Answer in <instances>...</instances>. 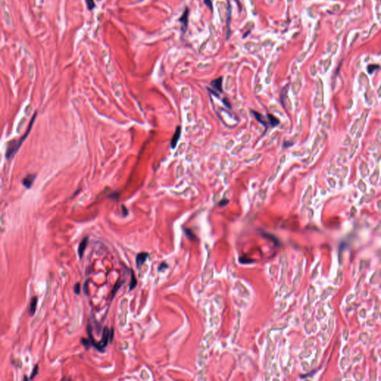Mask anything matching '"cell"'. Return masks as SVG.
Masks as SVG:
<instances>
[{
	"mask_svg": "<svg viewBox=\"0 0 381 381\" xmlns=\"http://www.w3.org/2000/svg\"><path fill=\"white\" fill-rule=\"evenodd\" d=\"M217 10L219 11V15H220L221 22H224L225 17H226V13H228V11H226V5L223 2L219 1L217 2Z\"/></svg>",
	"mask_w": 381,
	"mask_h": 381,
	"instance_id": "4",
	"label": "cell"
},
{
	"mask_svg": "<svg viewBox=\"0 0 381 381\" xmlns=\"http://www.w3.org/2000/svg\"><path fill=\"white\" fill-rule=\"evenodd\" d=\"M378 69H379V66H378V65H370V66H368V72L371 74L374 70Z\"/></svg>",
	"mask_w": 381,
	"mask_h": 381,
	"instance_id": "21",
	"label": "cell"
},
{
	"mask_svg": "<svg viewBox=\"0 0 381 381\" xmlns=\"http://www.w3.org/2000/svg\"><path fill=\"white\" fill-rule=\"evenodd\" d=\"M167 267H168V265H167L165 263H161L160 266L159 267V269H158V270L161 271V270H162V269H166Z\"/></svg>",
	"mask_w": 381,
	"mask_h": 381,
	"instance_id": "25",
	"label": "cell"
},
{
	"mask_svg": "<svg viewBox=\"0 0 381 381\" xmlns=\"http://www.w3.org/2000/svg\"><path fill=\"white\" fill-rule=\"evenodd\" d=\"M88 10L92 11L95 7V3L94 0H85Z\"/></svg>",
	"mask_w": 381,
	"mask_h": 381,
	"instance_id": "18",
	"label": "cell"
},
{
	"mask_svg": "<svg viewBox=\"0 0 381 381\" xmlns=\"http://www.w3.org/2000/svg\"><path fill=\"white\" fill-rule=\"evenodd\" d=\"M231 6L229 5L228 7V13H227V32H226V40L229 39L230 36V21H231Z\"/></svg>",
	"mask_w": 381,
	"mask_h": 381,
	"instance_id": "12",
	"label": "cell"
},
{
	"mask_svg": "<svg viewBox=\"0 0 381 381\" xmlns=\"http://www.w3.org/2000/svg\"><path fill=\"white\" fill-rule=\"evenodd\" d=\"M222 84H223V78L220 77V78H217L216 79V80L211 81V85L214 88V89H216L217 91H218L219 92H223Z\"/></svg>",
	"mask_w": 381,
	"mask_h": 381,
	"instance_id": "10",
	"label": "cell"
},
{
	"mask_svg": "<svg viewBox=\"0 0 381 381\" xmlns=\"http://www.w3.org/2000/svg\"><path fill=\"white\" fill-rule=\"evenodd\" d=\"M36 305H37V297L34 296V297H32V299L31 300V302H30L29 315L31 316H34V314H35Z\"/></svg>",
	"mask_w": 381,
	"mask_h": 381,
	"instance_id": "11",
	"label": "cell"
},
{
	"mask_svg": "<svg viewBox=\"0 0 381 381\" xmlns=\"http://www.w3.org/2000/svg\"><path fill=\"white\" fill-rule=\"evenodd\" d=\"M268 119H269V122L270 123V124L272 125V127H276L277 125L279 124V120H278V118H276V117H275L274 115L269 114L268 115Z\"/></svg>",
	"mask_w": 381,
	"mask_h": 381,
	"instance_id": "16",
	"label": "cell"
},
{
	"mask_svg": "<svg viewBox=\"0 0 381 381\" xmlns=\"http://www.w3.org/2000/svg\"><path fill=\"white\" fill-rule=\"evenodd\" d=\"M113 337H114V329L111 328L110 334H109V342H113Z\"/></svg>",
	"mask_w": 381,
	"mask_h": 381,
	"instance_id": "24",
	"label": "cell"
},
{
	"mask_svg": "<svg viewBox=\"0 0 381 381\" xmlns=\"http://www.w3.org/2000/svg\"><path fill=\"white\" fill-rule=\"evenodd\" d=\"M224 103L226 104V105L227 107H231V106H230V103H229V102L228 101H227V99H224Z\"/></svg>",
	"mask_w": 381,
	"mask_h": 381,
	"instance_id": "27",
	"label": "cell"
},
{
	"mask_svg": "<svg viewBox=\"0 0 381 381\" xmlns=\"http://www.w3.org/2000/svg\"><path fill=\"white\" fill-rule=\"evenodd\" d=\"M253 113L254 114V115H255V118H256L257 120H258V122L261 123V124H263V126H266L267 127V122H266V120H265V118H263V116L261 114V113L255 112V111H253Z\"/></svg>",
	"mask_w": 381,
	"mask_h": 381,
	"instance_id": "13",
	"label": "cell"
},
{
	"mask_svg": "<svg viewBox=\"0 0 381 381\" xmlns=\"http://www.w3.org/2000/svg\"><path fill=\"white\" fill-rule=\"evenodd\" d=\"M210 30H211V35L214 36L217 35V31H216V29H215V26H214L213 24H210Z\"/></svg>",
	"mask_w": 381,
	"mask_h": 381,
	"instance_id": "23",
	"label": "cell"
},
{
	"mask_svg": "<svg viewBox=\"0 0 381 381\" xmlns=\"http://www.w3.org/2000/svg\"><path fill=\"white\" fill-rule=\"evenodd\" d=\"M291 1H292V0H288V2H291Z\"/></svg>",
	"mask_w": 381,
	"mask_h": 381,
	"instance_id": "30",
	"label": "cell"
},
{
	"mask_svg": "<svg viewBox=\"0 0 381 381\" xmlns=\"http://www.w3.org/2000/svg\"><path fill=\"white\" fill-rule=\"evenodd\" d=\"M74 291H75V293L77 294V295H79V294H80V283H79V282L78 283H76L75 285Z\"/></svg>",
	"mask_w": 381,
	"mask_h": 381,
	"instance_id": "22",
	"label": "cell"
},
{
	"mask_svg": "<svg viewBox=\"0 0 381 381\" xmlns=\"http://www.w3.org/2000/svg\"><path fill=\"white\" fill-rule=\"evenodd\" d=\"M188 13H189V10H188V7H186V10L182 13V15L181 16L180 21L182 23V29L183 31H186V28H187L188 26Z\"/></svg>",
	"mask_w": 381,
	"mask_h": 381,
	"instance_id": "5",
	"label": "cell"
},
{
	"mask_svg": "<svg viewBox=\"0 0 381 381\" xmlns=\"http://www.w3.org/2000/svg\"><path fill=\"white\" fill-rule=\"evenodd\" d=\"M28 378H26V377H25V378H24V379H23V380H28Z\"/></svg>",
	"mask_w": 381,
	"mask_h": 381,
	"instance_id": "29",
	"label": "cell"
},
{
	"mask_svg": "<svg viewBox=\"0 0 381 381\" xmlns=\"http://www.w3.org/2000/svg\"><path fill=\"white\" fill-rule=\"evenodd\" d=\"M122 212H123V215H124V217L128 216V209H127V208L124 207V205H122Z\"/></svg>",
	"mask_w": 381,
	"mask_h": 381,
	"instance_id": "26",
	"label": "cell"
},
{
	"mask_svg": "<svg viewBox=\"0 0 381 381\" xmlns=\"http://www.w3.org/2000/svg\"><path fill=\"white\" fill-rule=\"evenodd\" d=\"M124 281H119V282H118L116 283V284H115L114 287H113V290H112V295H111V300L113 299V297H114V296H115V293H116V292L118 291V290L119 289V288H120L123 285V284H124Z\"/></svg>",
	"mask_w": 381,
	"mask_h": 381,
	"instance_id": "15",
	"label": "cell"
},
{
	"mask_svg": "<svg viewBox=\"0 0 381 381\" xmlns=\"http://www.w3.org/2000/svg\"><path fill=\"white\" fill-rule=\"evenodd\" d=\"M36 179V176L33 174L28 175L24 180H22V184L26 188H30L34 183V181Z\"/></svg>",
	"mask_w": 381,
	"mask_h": 381,
	"instance_id": "7",
	"label": "cell"
},
{
	"mask_svg": "<svg viewBox=\"0 0 381 381\" xmlns=\"http://www.w3.org/2000/svg\"><path fill=\"white\" fill-rule=\"evenodd\" d=\"M36 113H34V115H33V117H32L31 121V123H30V125H29V127H28V130H27L26 133L25 134V136H23L22 138H21L20 140H18V142H11V145H9L8 147H7V151H6V157H7V159H10L11 157H13V155L16 154V153L17 152V151H18V150H19V148L20 147V146L22 144V142H24V140L26 139L27 136H28V133H29V132L31 131V130L32 125H33V124H34V119L36 118Z\"/></svg>",
	"mask_w": 381,
	"mask_h": 381,
	"instance_id": "1",
	"label": "cell"
},
{
	"mask_svg": "<svg viewBox=\"0 0 381 381\" xmlns=\"http://www.w3.org/2000/svg\"><path fill=\"white\" fill-rule=\"evenodd\" d=\"M37 373H38V365H36L35 366H34L33 371H32L31 374V376L29 378L30 380H33V379L36 377V375L37 374Z\"/></svg>",
	"mask_w": 381,
	"mask_h": 381,
	"instance_id": "20",
	"label": "cell"
},
{
	"mask_svg": "<svg viewBox=\"0 0 381 381\" xmlns=\"http://www.w3.org/2000/svg\"><path fill=\"white\" fill-rule=\"evenodd\" d=\"M229 203V201H228V200H226V202H225V201H224V200H222V201H221L220 203V205H226V204H227V203Z\"/></svg>",
	"mask_w": 381,
	"mask_h": 381,
	"instance_id": "28",
	"label": "cell"
},
{
	"mask_svg": "<svg viewBox=\"0 0 381 381\" xmlns=\"http://www.w3.org/2000/svg\"><path fill=\"white\" fill-rule=\"evenodd\" d=\"M89 280L86 281V282L84 283V294H85L86 296H89Z\"/></svg>",
	"mask_w": 381,
	"mask_h": 381,
	"instance_id": "19",
	"label": "cell"
},
{
	"mask_svg": "<svg viewBox=\"0 0 381 381\" xmlns=\"http://www.w3.org/2000/svg\"><path fill=\"white\" fill-rule=\"evenodd\" d=\"M136 285H137V280H136V277H135L133 271L131 269V281H130V285H129V290L131 291V290H134Z\"/></svg>",
	"mask_w": 381,
	"mask_h": 381,
	"instance_id": "14",
	"label": "cell"
},
{
	"mask_svg": "<svg viewBox=\"0 0 381 381\" xmlns=\"http://www.w3.org/2000/svg\"><path fill=\"white\" fill-rule=\"evenodd\" d=\"M80 342L82 343V345L85 347L86 349H89V348L92 346V342L90 341L89 339H84L82 338L81 340H80Z\"/></svg>",
	"mask_w": 381,
	"mask_h": 381,
	"instance_id": "17",
	"label": "cell"
},
{
	"mask_svg": "<svg viewBox=\"0 0 381 381\" xmlns=\"http://www.w3.org/2000/svg\"><path fill=\"white\" fill-rule=\"evenodd\" d=\"M109 334H110V330H109L107 327H105L103 330V335H102V339L99 342H94L92 345L95 347L98 351L103 352L104 348L107 347L108 342L109 341Z\"/></svg>",
	"mask_w": 381,
	"mask_h": 381,
	"instance_id": "2",
	"label": "cell"
},
{
	"mask_svg": "<svg viewBox=\"0 0 381 381\" xmlns=\"http://www.w3.org/2000/svg\"><path fill=\"white\" fill-rule=\"evenodd\" d=\"M246 49L249 50V51H253V52H256L261 49V45L259 43H252V42H248L245 44Z\"/></svg>",
	"mask_w": 381,
	"mask_h": 381,
	"instance_id": "9",
	"label": "cell"
},
{
	"mask_svg": "<svg viewBox=\"0 0 381 381\" xmlns=\"http://www.w3.org/2000/svg\"><path fill=\"white\" fill-rule=\"evenodd\" d=\"M88 239L87 237H86V238H84V239L81 240V242H80V244H79L78 246V254L79 255V258H82L83 255H84V252H85L86 248L87 247V244H88Z\"/></svg>",
	"mask_w": 381,
	"mask_h": 381,
	"instance_id": "6",
	"label": "cell"
},
{
	"mask_svg": "<svg viewBox=\"0 0 381 381\" xmlns=\"http://www.w3.org/2000/svg\"><path fill=\"white\" fill-rule=\"evenodd\" d=\"M148 256H149V255H148L147 253H140L137 254L136 257V265L137 269H139L142 267V265L145 263Z\"/></svg>",
	"mask_w": 381,
	"mask_h": 381,
	"instance_id": "3",
	"label": "cell"
},
{
	"mask_svg": "<svg viewBox=\"0 0 381 381\" xmlns=\"http://www.w3.org/2000/svg\"><path fill=\"white\" fill-rule=\"evenodd\" d=\"M180 135H181V128L180 127H178V128H176V131H175L174 134V136L172 137V139H171V146L172 148H175V147L176 146V144H177L179 139H180Z\"/></svg>",
	"mask_w": 381,
	"mask_h": 381,
	"instance_id": "8",
	"label": "cell"
}]
</instances>
